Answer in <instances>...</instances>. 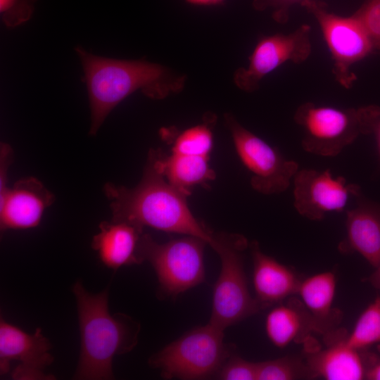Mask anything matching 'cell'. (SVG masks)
Instances as JSON below:
<instances>
[{"label": "cell", "instance_id": "cell-22", "mask_svg": "<svg viewBox=\"0 0 380 380\" xmlns=\"http://www.w3.org/2000/svg\"><path fill=\"white\" fill-rule=\"evenodd\" d=\"M315 378L306 361L284 356L257 362V380H296Z\"/></svg>", "mask_w": 380, "mask_h": 380}, {"label": "cell", "instance_id": "cell-5", "mask_svg": "<svg viewBox=\"0 0 380 380\" xmlns=\"http://www.w3.org/2000/svg\"><path fill=\"white\" fill-rule=\"evenodd\" d=\"M245 236L227 232L215 233L210 247L217 253L221 270L214 286L209 324L224 331L261 309L248 291L243 268Z\"/></svg>", "mask_w": 380, "mask_h": 380}, {"label": "cell", "instance_id": "cell-30", "mask_svg": "<svg viewBox=\"0 0 380 380\" xmlns=\"http://www.w3.org/2000/svg\"><path fill=\"white\" fill-rule=\"evenodd\" d=\"M366 379L380 380V362H378L370 367L367 373Z\"/></svg>", "mask_w": 380, "mask_h": 380}, {"label": "cell", "instance_id": "cell-27", "mask_svg": "<svg viewBox=\"0 0 380 380\" xmlns=\"http://www.w3.org/2000/svg\"><path fill=\"white\" fill-rule=\"evenodd\" d=\"M307 0H254L253 6L259 11H270L274 20L280 23L287 22L291 8L298 4L300 6Z\"/></svg>", "mask_w": 380, "mask_h": 380}, {"label": "cell", "instance_id": "cell-32", "mask_svg": "<svg viewBox=\"0 0 380 380\" xmlns=\"http://www.w3.org/2000/svg\"><path fill=\"white\" fill-rule=\"evenodd\" d=\"M372 134L375 137L379 156L380 158V118L375 122Z\"/></svg>", "mask_w": 380, "mask_h": 380}, {"label": "cell", "instance_id": "cell-25", "mask_svg": "<svg viewBox=\"0 0 380 380\" xmlns=\"http://www.w3.org/2000/svg\"><path fill=\"white\" fill-rule=\"evenodd\" d=\"M353 15L367 32L374 49L380 50V0H365Z\"/></svg>", "mask_w": 380, "mask_h": 380}, {"label": "cell", "instance_id": "cell-15", "mask_svg": "<svg viewBox=\"0 0 380 380\" xmlns=\"http://www.w3.org/2000/svg\"><path fill=\"white\" fill-rule=\"evenodd\" d=\"M362 350L350 346L346 335L334 336L327 348L308 350L305 361L314 377L327 380H361L369 369Z\"/></svg>", "mask_w": 380, "mask_h": 380}, {"label": "cell", "instance_id": "cell-9", "mask_svg": "<svg viewBox=\"0 0 380 380\" xmlns=\"http://www.w3.org/2000/svg\"><path fill=\"white\" fill-rule=\"evenodd\" d=\"M236 151L251 175L256 191L272 195L286 191L299 170L298 163L286 158L277 149L243 127L232 115H225Z\"/></svg>", "mask_w": 380, "mask_h": 380}, {"label": "cell", "instance_id": "cell-31", "mask_svg": "<svg viewBox=\"0 0 380 380\" xmlns=\"http://www.w3.org/2000/svg\"><path fill=\"white\" fill-rule=\"evenodd\" d=\"M188 3L199 6H213L222 4L224 0H186Z\"/></svg>", "mask_w": 380, "mask_h": 380}, {"label": "cell", "instance_id": "cell-26", "mask_svg": "<svg viewBox=\"0 0 380 380\" xmlns=\"http://www.w3.org/2000/svg\"><path fill=\"white\" fill-rule=\"evenodd\" d=\"M216 376L223 380H257V362L231 355Z\"/></svg>", "mask_w": 380, "mask_h": 380}, {"label": "cell", "instance_id": "cell-17", "mask_svg": "<svg viewBox=\"0 0 380 380\" xmlns=\"http://www.w3.org/2000/svg\"><path fill=\"white\" fill-rule=\"evenodd\" d=\"M99 227V232L92 239L91 247L105 266L117 270L123 266L142 262L139 248L144 228L115 220L103 221Z\"/></svg>", "mask_w": 380, "mask_h": 380}, {"label": "cell", "instance_id": "cell-11", "mask_svg": "<svg viewBox=\"0 0 380 380\" xmlns=\"http://www.w3.org/2000/svg\"><path fill=\"white\" fill-rule=\"evenodd\" d=\"M311 49L310 27L307 25L289 34L264 37L255 46L248 65L235 72L234 83L243 91H254L262 78L285 63L305 61Z\"/></svg>", "mask_w": 380, "mask_h": 380}, {"label": "cell", "instance_id": "cell-7", "mask_svg": "<svg viewBox=\"0 0 380 380\" xmlns=\"http://www.w3.org/2000/svg\"><path fill=\"white\" fill-rule=\"evenodd\" d=\"M207 242L194 236L159 243L148 234L141 236L139 255L153 267L159 292L165 297H176L205 281L204 248Z\"/></svg>", "mask_w": 380, "mask_h": 380}, {"label": "cell", "instance_id": "cell-3", "mask_svg": "<svg viewBox=\"0 0 380 380\" xmlns=\"http://www.w3.org/2000/svg\"><path fill=\"white\" fill-rule=\"evenodd\" d=\"M72 291L75 296L80 333V357L73 379H113L114 357L127 353L136 346L140 325L123 313H110L109 287L91 293L82 281H77Z\"/></svg>", "mask_w": 380, "mask_h": 380}, {"label": "cell", "instance_id": "cell-4", "mask_svg": "<svg viewBox=\"0 0 380 380\" xmlns=\"http://www.w3.org/2000/svg\"><path fill=\"white\" fill-rule=\"evenodd\" d=\"M379 118L377 106L341 108L311 102L300 105L294 115L303 131V148L326 157L336 156L360 135L372 134Z\"/></svg>", "mask_w": 380, "mask_h": 380}, {"label": "cell", "instance_id": "cell-6", "mask_svg": "<svg viewBox=\"0 0 380 380\" xmlns=\"http://www.w3.org/2000/svg\"><path fill=\"white\" fill-rule=\"evenodd\" d=\"M224 331L208 323L194 328L153 355L149 365L165 379H206L217 374L231 356Z\"/></svg>", "mask_w": 380, "mask_h": 380}, {"label": "cell", "instance_id": "cell-28", "mask_svg": "<svg viewBox=\"0 0 380 380\" xmlns=\"http://www.w3.org/2000/svg\"><path fill=\"white\" fill-rule=\"evenodd\" d=\"M13 161V150L5 143L1 144L0 149V199L3 198L8 188L6 186L8 169Z\"/></svg>", "mask_w": 380, "mask_h": 380}, {"label": "cell", "instance_id": "cell-24", "mask_svg": "<svg viewBox=\"0 0 380 380\" xmlns=\"http://www.w3.org/2000/svg\"><path fill=\"white\" fill-rule=\"evenodd\" d=\"M38 0H0L1 18L7 27H18L32 18Z\"/></svg>", "mask_w": 380, "mask_h": 380}, {"label": "cell", "instance_id": "cell-10", "mask_svg": "<svg viewBox=\"0 0 380 380\" xmlns=\"http://www.w3.org/2000/svg\"><path fill=\"white\" fill-rule=\"evenodd\" d=\"M51 350V342L40 328L29 334L1 317V375L11 372L16 380L54 379L44 372L54 360Z\"/></svg>", "mask_w": 380, "mask_h": 380}, {"label": "cell", "instance_id": "cell-2", "mask_svg": "<svg viewBox=\"0 0 380 380\" xmlns=\"http://www.w3.org/2000/svg\"><path fill=\"white\" fill-rule=\"evenodd\" d=\"M103 191L110 202L112 220L197 236L210 246L213 243L215 233L193 215L188 196L170 184L148 161L138 185L130 189L108 182Z\"/></svg>", "mask_w": 380, "mask_h": 380}, {"label": "cell", "instance_id": "cell-13", "mask_svg": "<svg viewBox=\"0 0 380 380\" xmlns=\"http://www.w3.org/2000/svg\"><path fill=\"white\" fill-rule=\"evenodd\" d=\"M54 200V195L39 179L30 177L18 180L0 199L1 230L37 227Z\"/></svg>", "mask_w": 380, "mask_h": 380}, {"label": "cell", "instance_id": "cell-1", "mask_svg": "<svg viewBox=\"0 0 380 380\" xmlns=\"http://www.w3.org/2000/svg\"><path fill=\"white\" fill-rule=\"evenodd\" d=\"M75 51L81 61L91 110L89 134L94 136L112 110L139 90L153 99L179 91L185 82L166 67L144 60H118L92 54L82 46Z\"/></svg>", "mask_w": 380, "mask_h": 380}, {"label": "cell", "instance_id": "cell-19", "mask_svg": "<svg viewBox=\"0 0 380 380\" xmlns=\"http://www.w3.org/2000/svg\"><path fill=\"white\" fill-rule=\"evenodd\" d=\"M336 277L331 271L319 272L300 280L296 294L312 315L317 332L329 334L341 322L334 308Z\"/></svg>", "mask_w": 380, "mask_h": 380}, {"label": "cell", "instance_id": "cell-8", "mask_svg": "<svg viewBox=\"0 0 380 380\" xmlns=\"http://www.w3.org/2000/svg\"><path fill=\"white\" fill-rule=\"evenodd\" d=\"M303 6L316 19L334 61V74L344 87L353 85L356 77L353 65L375 49L367 32L353 14L341 16L330 11L318 0H307Z\"/></svg>", "mask_w": 380, "mask_h": 380}, {"label": "cell", "instance_id": "cell-21", "mask_svg": "<svg viewBox=\"0 0 380 380\" xmlns=\"http://www.w3.org/2000/svg\"><path fill=\"white\" fill-rule=\"evenodd\" d=\"M346 341L360 350L380 344V296L361 313Z\"/></svg>", "mask_w": 380, "mask_h": 380}, {"label": "cell", "instance_id": "cell-29", "mask_svg": "<svg viewBox=\"0 0 380 380\" xmlns=\"http://www.w3.org/2000/svg\"><path fill=\"white\" fill-rule=\"evenodd\" d=\"M367 281L380 293V264L376 267V270L368 277Z\"/></svg>", "mask_w": 380, "mask_h": 380}, {"label": "cell", "instance_id": "cell-20", "mask_svg": "<svg viewBox=\"0 0 380 380\" xmlns=\"http://www.w3.org/2000/svg\"><path fill=\"white\" fill-rule=\"evenodd\" d=\"M265 331L271 343L284 348L292 342H304L317 332L313 318L300 300L291 298L273 308L265 319Z\"/></svg>", "mask_w": 380, "mask_h": 380}, {"label": "cell", "instance_id": "cell-14", "mask_svg": "<svg viewBox=\"0 0 380 380\" xmlns=\"http://www.w3.org/2000/svg\"><path fill=\"white\" fill-rule=\"evenodd\" d=\"M356 205L346 212V236L338 249L344 253L356 252L375 268L380 264V204L355 197Z\"/></svg>", "mask_w": 380, "mask_h": 380}, {"label": "cell", "instance_id": "cell-18", "mask_svg": "<svg viewBox=\"0 0 380 380\" xmlns=\"http://www.w3.org/2000/svg\"><path fill=\"white\" fill-rule=\"evenodd\" d=\"M148 161L173 186L186 196L198 185H205L215 178L209 165V157L180 154H165L160 149L151 150Z\"/></svg>", "mask_w": 380, "mask_h": 380}, {"label": "cell", "instance_id": "cell-16", "mask_svg": "<svg viewBox=\"0 0 380 380\" xmlns=\"http://www.w3.org/2000/svg\"><path fill=\"white\" fill-rule=\"evenodd\" d=\"M253 282L255 300L261 310L297 293L300 279L289 267L264 253L258 241L251 243Z\"/></svg>", "mask_w": 380, "mask_h": 380}, {"label": "cell", "instance_id": "cell-23", "mask_svg": "<svg viewBox=\"0 0 380 380\" xmlns=\"http://www.w3.org/2000/svg\"><path fill=\"white\" fill-rule=\"evenodd\" d=\"M213 146L212 128L205 120L179 133L173 141L171 152L209 157Z\"/></svg>", "mask_w": 380, "mask_h": 380}, {"label": "cell", "instance_id": "cell-12", "mask_svg": "<svg viewBox=\"0 0 380 380\" xmlns=\"http://www.w3.org/2000/svg\"><path fill=\"white\" fill-rule=\"evenodd\" d=\"M293 205L303 217L321 220L326 214L345 210L349 200L361 193L356 184L342 176L334 177L329 169L298 170L293 178Z\"/></svg>", "mask_w": 380, "mask_h": 380}]
</instances>
